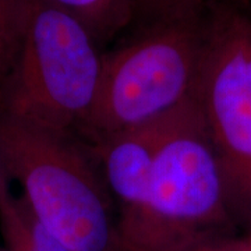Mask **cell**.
<instances>
[{"label":"cell","instance_id":"obj_1","mask_svg":"<svg viewBox=\"0 0 251 251\" xmlns=\"http://www.w3.org/2000/svg\"><path fill=\"white\" fill-rule=\"evenodd\" d=\"M100 45L50 0H28L17 46L0 77V119L31 130L77 137L95 103Z\"/></svg>","mask_w":251,"mask_h":251},{"label":"cell","instance_id":"obj_2","mask_svg":"<svg viewBox=\"0 0 251 251\" xmlns=\"http://www.w3.org/2000/svg\"><path fill=\"white\" fill-rule=\"evenodd\" d=\"M205 1L137 24L122 45L103 53L95 103L77 138L88 147L168 116L196 95Z\"/></svg>","mask_w":251,"mask_h":251},{"label":"cell","instance_id":"obj_3","mask_svg":"<svg viewBox=\"0 0 251 251\" xmlns=\"http://www.w3.org/2000/svg\"><path fill=\"white\" fill-rule=\"evenodd\" d=\"M0 166L32 212L73 251H125L116 206L91 150L77 137L0 119Z\"/></svg>","mask_w":251,"mask_h":251},{"label":"cell","instance_id":"obj_4","mask_svg":"<svg viewBox=\"0 0 251 251\" xmlns=\"http://www.w3.org/2000/svg\"><path fill=\"white\" fill-rule=\"evenodd\" d=\"M236 222L224 172L196 99L173 128L153 165L140 209L119 225L125 251H180Z\"/></svg>","mask_w":251,"mask_h":251},{"label":"cell","instance_id":"obj_5","mask_svg":"<svg viewBox=\"0 0 251 251\" xmlns=\"http://www.w3.org/2000/svg\"><path fill=\"white\" fill-rule=\"evenodd\" d=\"M196 105L236 221L251 224V1L205 0Z\"/></svg>","mask_w":251,"mask_h":251},{"label":"cell","instance_id":"obj_6","mask_svg":"<svg viewBox=\"0 0 251 251\" xmlns=\"http://www.w3.org/2000/svg\"><path fill=\"white\" fill-rule=\"evenodd\" d=\"M193 100L168 116L127 128L94 147L87 145L113 198L117 227L140 209L162 147Z\"/></svg>","mask_w":251,"mask_h":251},{"label":"cell","instance_id":"obj_7","mask_svg":"<svg viewBox=\"0 0 251 251\" xmlns=\"http://www.w3.org/2000/svg\"><path fill=\"white\" fill-rule=\"evenodd\" d=\"M0 233L4 251H73L32 212L27 201L11 188L0 166Z\"/></svg>","mask_w":251,"mask_h":251},{"label":"cell","instance_id":"obj_8","mask_svg":"<svg viewBox=\"0 0 251 251\" xmlns=\"http://www.w3.org/2000/svg\"><path fill=\"white\" fill-rule=\"evenodd\" d=\"M77 18L97 39L105 45L131 25L135 18L134 0H50Z\"/></svg>","mask_w":251,"mask_h":251},{"label":"cell","instance_id":"obj_9","mask_svg":"<svg viewBox=\"0 0 251 251\" xmlns=\"http://www.w3.org/2000/svg\"><path fill=\"white\" fill-rule=\"evenodd\" d=\"M205 0H134V23L144 24L158 18L166 17L190 7H196Z\"/></svg>","mask_w":251,"mask_h":251},{"label":"cell","instance_id":"obj_10","mask_svg":"<svg viewBox=\"0 0 251 251\" xmlns=\"http://www.w3.org/2000/svg\"><path fill=\"white\" fill-rule=\"evenodd\" d=\"M180 251H246L242 239L230 236H216L194 243Z\"/></svg>","mask_w":251,"mask_h":251},{"label":"cell","instance_id":"obj_11","mask_svg":"<svg viewBox=\"0 0 251 251\" xmlns=\"http://www.w3.org/2000/svg\"><path fill=\"white\" fill-rule=\"evenodd\" d=\"M242 242L244 250L251 251V224L249 225V232H247V234L244 237H242Z\"/></svg>","mask_w":251,"mask_h":251},{"label":"cell","instance_id":"obj_12","mask_svg":"<svg viewBox=\"0 0 251 251\" xmlns=\"http://www.w3.org/2000/svg\"><path fill=\"white\" fill-rule=\"evenodd\" d=\"M0 251H4V250H3V249H0Z\"/></svg>","mask_w":251,"mask_h":251}]
</instances>
